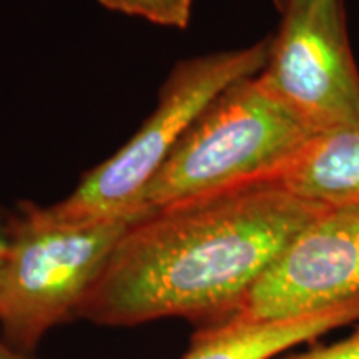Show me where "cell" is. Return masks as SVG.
Returning a JSON list of instances; mask_svg holds the SVG:
<instances>
[{
	"mask_svg": "<svg viewBox=\"0 0 359 359\" xmlns=\"http://www.w3.org/2000/svg\"><path fill=\"white\" fill-rule=\"evenodd\" d=\"M327 206L280 180L158 210L130 224L75 318L135 326L231 320L290 241Z\"/></svg>",
	"mask_w": 359,
	"mask_h": 359,
	"instance_id": "6da1fadb",
	"label": "cell"
},
{
	"mask_svg": "<svg viewBox=\"0 0 359 359\" xmlns=\"http://www.w3.org/2000/svg\"><path fill=\"white\" fill-rule=\"evenodd\" d=\"M354 321H359V298L290 320H253L236 314L219 325L201 327L183 359H273Z\"/></svg>",
	"mask_w": 359,
	"mask_h": 359,
	"instance_id": "52a82bcc",
	"label": "cell"
},
{
	"mask_svg": "<svg viewBox=\"0 0 359 359\" xmlns=\"http://www.w3.org/2000/svg\"><path fill=\"white\" fill-rule=\"evenodd\" d=\"M7 259H8L7 217L4 215L2 208H0V313H2V298H4V285H6Z\"/></svg>",
	"mask_w": 359,
	"mask_h": 359,
	"instance_id": "8fae6325",
	"label": "cell"
},
{
	"mask_svg": "<svg viewBox=\"0 0 359 359\" xmlns=\"http://www.w3.org/2000/svg\"><path fill=\"white\" fill-rule=\"evenodd\" d=\"M269 37L245 48L178 62L161 85L156 107L125 145L85 173L67 198L45 206L53 219L138 222V200L201 111L230 85L263 70Z\"/></svg>",
	"mask_w": 359,
	"mask_h": 359,
	"instance_id": "3957f363",
	"label": "cell"
},
{
	"mask_svg": "<svg viewBox=\"0 0 359 359\" xmlns=\"http://www.w3.org/2000/svg\"><path fill=\"white\" fill-rule=\"evenodd\" d=\"M286 359H359V327L351 336L338 343L330 346H314L306 353Z\"/></svg>",
	"mask_w": 359,
	"mask_h": 359,
	"instance_id": "30bf717a",
	"label": "cell"
},
{
	"mask_svg": "<svg viewBox=\"0 0 359 359\" xmlns=\"http://www.w3.org/2000/svg\"><path fill=\"white\" fill-rule=\"evenodd\" d=\"M290 0H273V4H275V7L278 8V12H281L283 8L286 7V4H288Z\"/></svg>",
	"mask_w": 359,
	"mask_h": 359,
	"instance_id": "4fadbf2b",
	"label": "cell"
},
{
	"mask_svg": "<svg viewBox=\"0 0 359 359\" xmlns=\"http://www.w3.org/2000/svg\"><path fill=\"white\" fill-rule=\"evenodd\" d=\"M280 183L316 205L359 203V125L314 133Z\"/></svg>",
	"mask_w": 359,
	"mask_h": 359,
	"instance_id": "ba28073f",
	"label": "cell"
},
{
	"mask_svg": "<svg viewBox=\"0 0 359 359\" xmlns=\"http://www.w3.org/2000/svg\"><path fill=\"white\" fill-rule=\"evenodd\" d=\"M0 359H30V358L29 354L19 351V349L11 346L6 339L0 338Z\"/></svg>",
	"mask_w": 359,
	"mask_h": 359,
	"instance_id": "7c38bea8",
	"label": "cell"
},
{
	"mask_svg": "<svg viewBox=\"0 0 359 359\" xmlns=\"http://www.w3.org/2000/svg\"><path fill=\"white\" fill-rule=\"evenodd\" d=\"M258 80L314 133L359 125V69L343 0H290Z\"/></svg>",
	"mask_w": 359,
	"mask_h": 359,
	"instance_id": "5b68a950",
	"label": "cell"
},
{
	"mask_svg": "<svg viewBox=\"0 0 359 359\" xmlns=\"http://www.w3.org/2000/svg\"><path fill=\"white\" fill-rule=\"evenodd\" d=\"M359 298V203L313 218L246 296L238 314L290 320Z\"/></svg>",
	"mask_w": 359,
	"mask_h": 359,
	"instance_id": "8992f818",
	"label": "cell"
},
{
	"mask_svg": "<svg viewBox=\"0 0 359 359\" xmlns=\"http://www.w3.org/2000/svg\"><path fill=\"white\" fill-rule=\"evenodd\" d=\"M135 222L67 223L45 206L22 203L7 217L8 259L0 327L29 354L52 327L75 318L87 291Z\"/></svg>",
	"mask_w": 359,
	"mask_h": 359,
	"instance_id": "277c9868",
	"label": "cell"
},
{
	"mask_svg": "<svg viewBox=\"0 0 359 359\" xmlns=\"http://www.w3.org/2000/svg\"><path fill=\"white\" fill-rule=\"evenodd\" d=\"M314 135L255 77L238 80L187 130L140 200V219L280 180Z\"/></svg>",
	"mask_w": 359,
	"mask_h": 359,
	"instance_id": "7a4b0ae2",
	"label": "cell"
},
{
	"mask_svg": "<svg viewBox=\"0 0 359 359\" xmlns=\"http://www.w3.org/2000/svg\"><path fill=\"white\" fill-rule=\"evenodd\" d=\"M98 4L109 11L142 17L151 24L185 29L191 17L193 0H98Z\"/></svg>",
	"mask_w": 359,
	"mask_h": 359,
	"instance_id": "9c48e42d",
	"label": "cell"
}]
</instances>
